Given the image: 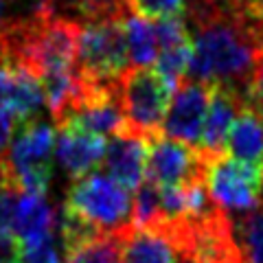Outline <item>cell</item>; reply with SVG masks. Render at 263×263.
Returning a JSON list of instances; mask_svg holds the SVG:
<instances>
[{
    "label": "cell",
    "instance_id": "obj_12",
    "mask_svg": "<svg viewBox=\"0 0 263 263\" xmlns=\"http://www.w3.org/2000/svg\"><path fill=\"white\" fill-rule=\"evenodd\" d=\"M0 101L18 123L31 121L44 101L42 81L27 70L0 64Z\"/></svg>",
    "mask_w": 263,
    "mask_h": 263
},
{
    "label": "cell",
    "instance_id": "obj_6",
    "mask_svg": "<svg viewBox=\"0 0 263 263\" xmlns=\"http://www.w3.org/2000/svg\"><path fill=\"white\" fill-rule=\"evenodd\" d=\"M213 156L200 147H191L167 136L149 138L147 180L160 189L184 186L206 178V167Z\"/></svg>",
    "mask_w": 263,
    "mask_h": 263
},
{
    "label": "cell",
    "instance_id": "obj_24",
    "mask_svg": "<svg viewBox=\"0 0 263 263\" xmlns=\"http://www.w3.org/2000/svg\"><path fill=\"white\" fill-rule=\"evenodd\" d=\"M15 252H18V241L11 233H0V261L7 259H15Z\"/></svg>",
    "mask_w": 263,
    "mask_h": 263
},
{
    "label": "cell",
    "instance_id": "obj_16",
    "mask_svg": "<svg viewBox=\"0 0 263 263\" xmlns=\"http://www.w3.org/2000/svg\"><path fill=\"white\" fill-rule=\"evenodd\" d=\"M164 217L162 213V197H160V186H156L154 182H147L138 189L134 200H132V226L136 228H147L160 224Z\"/></svg>",
    "mask_w": 263,
    "mask_h": 263
},
{
    "label": "cell",
    "instance_id": "obj_10",
    "mask_svg": "<svg viewBox=\"0 0 263 263\" xmlns=\"http://www.w3.org/2000/svg\"><path fill=\"white\" fill-rule=\"evenodd\" d=\"M105 152H108V143H105L103 136L95 134V132L81 129L75 125L60 127L57 160L70 178L81 180L95 174V169L105 158Z\"/></svg>",
    "mask_w": 263,
    "mask_h": 263
},
{
    "label": "cell",
    "instance_id": "obj_25",
    "mask_svg": "<svg viewBox=\"0 0 263 263\" xmlns=\"http://www.w3.org/2000/svg\"><path fill=\"white\" fill-rule=\"evenodd\" d=\"M7 3H9V0H0V27L5 24V7H7Z\"/></svg>",
    "mask_w": 263,
    "mask_h": 263
},
{
    "label": "cell",
    "instance_id": "obj_17",
    "mask_svg": "<svg viewBox=\"0 0 263 263\" xmlns=\"http://www.w3.org/2000/svg\"><path fill=\"white\" fill-rule=\"evenodd\" d=\"M64 261L66 263H123L119 237L117 235L97 237V239L68 254Z\"/></svg>",
    "mask_w": 263,
    "mask_h": 263
},
{
    "label": "cell",
    "instance_id": "obj_4",
    "mask_svg": "<svg viewBox=\"0 0 263 263\" xmlns=\"http://www.w3.org/2000/svg\"><path fill=\"white\" fill-rule=\"evenodd\" d=\"M66 209L103 235H114L132 221V197L110 176L90 174L70 186Z\"/></svg>",
    "mask_w": 263,
    "mask_h": 263
},
{
    "label": "cell",
    "instance_id": "obj_7",
    "mask_svg": "<svg viewBox=\"0 0 263 263\" xmlns=\"http://www.w3.org/2000/svg\"><path fill=\"white\" fill-rule=\"evenodd\" d=\"M213 99V86L195 79H182L174 90L167 117L162 123V136L171 141L195 145L202 141L204 121L209 114V105Z\"/></svg>",
    "mask_w": 263,
    "mask_h": 263
},
{
    "label": "cell",
    "instance_id": "obj_21",
    "mask_svg": "<svg viewBox=\"0 0 263 263\" xmlns=\"http://www.w3.org/2000/svg\"><path fill=\"white\" fill-rule=\"evenodd\" d=\"M20 191L11 182L0 184V233H11Z\"/></svg>",
    "mask_w": 263,
    "mask_h": 263
},
{
    "label": "cell",
    "instance_id": "obj_11",
    "mask_svg": "<svg viewBox=\"0 0 263 263\" xmlns=\"http://www.w3.org/2000/svg\"><path fill=\"white\" fill-rule=\"evenodd\" d=\"M246 105V97L235 92L226 86H213V99L209 105V114L204 121L200 149L211 156L226 154V141L233 129L237 117Z\"/></svg>",
    "mask_w": 263,
    "mask_h": 263
},
{
    "label": "cell",
    "instance_id": "obj_14",
    "mask_svg": "<svg viewBox=\"0 0 263 263\" xmlns=\"http://www.w3.org/2000/svg\"><path fill=\"white\" fill-rule=\"evenodd\" d=\"M53 211L42 195L20 193L11 235L15 241H35L53 235Z\"/></svg>",
    "mask_w": 263,
    "mask_h": 263
},
{
    "label": "cell",
    "instance_id": "obj_5",
    "mask_svg": "<svg viewBox=\"0 0 263 263\" xmlns=\"http://www.w3.org/2000/svg\"><path fill=\"white\" fill-rule=\"evenodd\" d=\"M204 182L213 204L224 213H250L263 204V164L239 162L228 154L213 156Z\"/></svg>",
    "mask_w": 263,
    "mask_h": 263
},
{
    "label": "cell",
    "instance_id": "obj_2",
    "mask_svg": "<svg viewBox=\"0 0 263 263\" xmlns=\"http://www.w3.org/2000/svg\"><path fill=\"white\" fill-rule=\"evenodd\" d=\"M55 129L42 119L18 123L5 162L15 189L29 195H46L53 174Z\"/></svg>",
    "mask_w": 263,
    "mask_h": 263
},
{
    "label": "cell",
    "instance_id": "obj_26",
    "mask_svg": "<svg viewBox=\"0 0 263 263\" xmlns=\"http://www.w3.org/2000/svg\"><path fill=\"white\" fill-rule=\"evenodd\" d=\"M202 3H230V0H202Z\"/></svg>",
    "mask_w": 263,
    "mask_h": 263
},
{
    "label": "cell",
    "instance_id": "obj_15",
    "mask_svg": "<svg viewBox=\"0 0 263 263\" xmlns=\"http://www.w3.org/2000/svg\"><path fill=\"white\" fill-rule=\"evenodd\" d=\"M127 40V53L134 68H152V64L158 60V35H156V24L149 20L127 15L123 22Z\"/></svg>",
    "mask_w": 263,
    "mask_h": 263
},
{
    "label": "cell",
    "instance_id": "obj_18",
    "mask_svg": "<svg viewBox=\"0 0 263 263\" xmlns=\"http://www.w3.org/2000/svg\"><path fill=\"white\" fill-rule=\"evenodd\" d=\"M57 3L68 5V9L75 11L84 22L103 18H125L127 15L125 0H55V7Z\"/></svg>",
    "mask_w": 263,
    "mask_h": 263
},
{
    "label": "cell",
    "instance_id": "obj_19",
    "mask_svg": "<svg viewBox=\"0 0 263 263\" xmlns=\"http://www.w3.org/2000/svg\"><path fill=\"white\" fill-rule=\"evenodd\" d=\"M125 7L132 15L145 20L178 18L186 11L184 0H125Z\"/></svg>",
    "mask_w": 263,
    "mask_h": 263
},
{
    "label": "cell",
    "instance_id": "obj_20",
    "mask_svg": "<svg viewBox=\"0 0 263 263\" xmlns=\"http://www.w3.org/2000/svg\"><path fill=\"white\" fill-rule=\"evenodd\" d=\"M15 259L18 263H64L53 235L35 241H18Z\"/></svg>",
    "mask_w": 263,
    "mask_h": 263
},
{
    "label": "cell",
    "instance_id": "obj_3",
    "mask_svg": "<svg viewBox=\"0 0 263 263\" xmlns=\"http://www.w3.org/2000/svg\"><path fill=\"white\" fill-rule=\"evenodd\" d=\"M125 18L79 22V75L99 84H117L119 77L129 68L127 40L123 29Z\"/></svg>",
    "mask_w": 263,
    "mask_h": 263
},
{
    "label": "cell",
    "instance_id": "obj_8",
    "mask_svg": "<svg viewBox=\"0 0 263 263\" xmlns=\"http://www.w3.org/2000/svg\"><path fill=\"white\" fill-rule=\"evenodd\" d=\"M147 158H149V138L134 132L110 138L103 167L108 176L125 191H138L147 182Z\"/></svg>",
    "mask_w": 263,
    "mask_h": 263
},
{
    "label": "cell",
    "instance_id": "obj_22",
    "mask_svg": "<svg viewBox=\"0 0 263 263\" xmlns=\"http://www.w3.org/2000/svg\"><path fill=\"white\" fill-rule=\"evenodd\" d=\"M246 103H248L252 110L263 114V55L259 57V64H257V68H254V77L250 81L248 92H246Z\"/></svg>",
    "mask_w": 263,
    "mask_h": 263
},
{
    "label": "cell",
    "instance_id": "obj_27",
    "mask_svg": "<svg viewBox=\"0 0 263 263\" xmlns=\"http://www.w3.org/2000/svg\"><path fill=\"white\" fill-rule=\"evenodd\" d=\"M254 5H257L259 9H261V13H263V0H254Z\"/></svg>",
    "mask_w": 263,
    "mask_h": 263
},
{
    "label": "cell",
    "instance_id": "obj_13",
    "mask_svg": "<svg viewBox=\"0 0 263 263\" xmlns=\"http://www.w3.org/2000/svg\"><path fill=\"white\" fill-rule=\"evenodd\" d=\"M226 154L239 162L263 164V114L252 110L248 103L228 134Z\"/></svg>",
    "mask_w": 263,
    "mask_h": 263
},
{
    "label": "cell",
    "instance_id": "obj_9",
    "mask_svg": "<svg viewBox=\"0 0 263 263\" xmlns=\"http://www.w3.org/2000/svg\"><path fill=\"white\" fill-rule=\"evenodd\" d=\"M114 235L119 237L123 263H180V252L169 233L167 219L147 228L127 224Z\"/></svg>",
    "mask_w": 263,
    "mask_h": 263
},
{
    "label": "cell",
    "instance_id": "obj_1",
    "mask_svg": "<svg viewBox=\"0 0 263 263\" xmlns=\"http://www.w3.org/2000/svg\"><path fill=\"white\" fill-rule=\"evenodd\" d=\"M117 92L127 129L138 136L154 138L162 134L174 88L154 68H129L117 81Z\"/></svg>",
    "mask_w": 263,
    "mask_h": 263
},
{
    "label": "cell",
    "instance_id": "obj_23",
    "mask_svg": "<svg viewBox=\"0 0 263 263\" xmlns=\"http://www.w3.org/2000/svg\"><path fill=\"white\" fill-rule=\"evenodd\" d=\"M15 129H18V121H15L13 114L7 110V105L0 101V158H3L7 154V149H9Z\"/></svg>",
    "mask_w": 263,
    "mask_h": 263
},
{
    "label": "cell",
    "instance_id": "obj_28",
    "mask_svg": "<svg viewBox=\"0 0 263 263\" xmlns=\"http://www.w3.org/2000/svg\"><path fill=\"white\" fill-rule=\"evenodd\" d=\"M0 263H18V259H7V261H0Z\"/></svg>",
    "mask_w": 263,
    "mask_h": 263
}]
</instances>
